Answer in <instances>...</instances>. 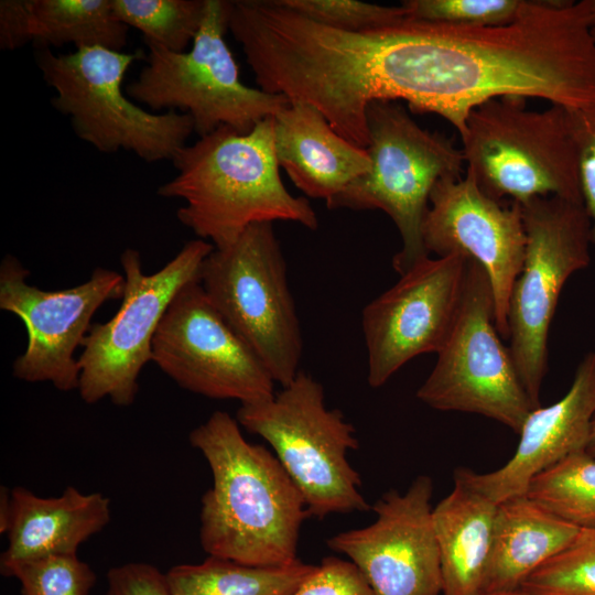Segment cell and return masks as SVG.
Listing matches in <instances>:
<instances>
[{"instance_id": "obj_1", "label": "cell", "mask_w": 595, "mask_h": 595, "mask_svg": "<svg viewBox=\"0 0 595 595\" xmlns=\"http://www.w3.org/2000/svg\"><path fill=\"white\" fill-rule=\"evenodd\" d=\"M188 439L213 474L199 515L204 551L252 566L298 561L300 529L311 516L277 456L246 441L225 411H215Z\"/></svg>"}, {"instance_id": "obj_2", "label": "cell", "mask_w": 595, "mask_h": 595, "mask_svg": "<svg viewBox=\"0 0 595 595\" xmlns=\"http://www.w3.org/2000/svg\"><path fill=\"white\" fill-rule=\"evenodd\" d=\"M172 162L177 173L158 194L182 199L177 219L215 248L228 247L253 224L318 226L310 201L292 195L280 177L274 117L245 134L220 127L186 144Z\"/></svg>"}, {"instance_id": "obj_3", "label": "cell", "mask_w": 595, "mask_h": 595, "mask_svg": "<svg viewBox=\"0 0 595 595\" xmlns=\"http://www.w3.org/2000/svg\"><path fill=\"white\" fill-rule=\"evenodd\" d=\"M526 98H494L475 108L461 136L468 173L496 201L555 196L583 204L570 109H529Z\"/></svg>"}, {"instance_id": "obj_4", "label": "cell", "mask_w": 595, "mask_h": 595, "mask_svg": "<svg viewBox=\"0 0 595 595\" xmlns=\"http://www.w3.org/2000/svg\"><path fill=\"white\" fill-rule=\"evenodd\" d=\"M366 120L371 169L326 206L386 213L401 237L392 267L402 274L429 257L423 224L432 188L444 177H461L465 161L452 139L420 127L398 101L370 102Z\"/></svg>"}, {"instance_id": "obj_5", "label": "cell", "mask_w": 595, "mask_h": 595, "mask_svg": "<svg viewBox=\"0 0 595 595\" xmlns=\"http://www.w3.org/2000/svg\"><path fill=\"white\" fill-rule=\"evenodd\" d=\"M236 419L271 445L311 517L371 510L347 461V452L359 447L355 428L326 407L323 386L312 376L300 371L272 398L240 404Z\"/></svg>"}, {"instance_id": "obj_6", "label": "cell", "mask_w": 595, "mask_h": 595, "mask_svg": "<svg viewBox=\"0 0 595 595\" xmlns=\"http://www.w3.org/2000/svg\"><path fill=\"white\" fill-rule=\"evenodd\" d=\"M230 8L231 1L205 0L201 28L187 52L148 45L147 64L127 86V95L152 112L178 109L188 115L199 137L220 127L245 134L283 110L290 104L285 96L240 82L225 41Z\"/></svg>"}, {"instance_id": "obj_7", "label": "cell", "mask_w": 595, "mask_h": 595, "mask_svg": "<svg viewBox=\"0 0 595 595\" xmlns=\"http://www.w3.org/2000/svg\"><path fill=\"white\" fill-rule=\"evenodd\" d=\"M141 52L102 47L36 54L43 79L54 89L52 105L69 117L79 139L98 151H131L145 162L173 161L194 131L192 118L178 111L152 112L125 95L122 83Z\"/></svg>"}, {"instance_id": "obj_8", "label": "cell", "mask_w": 595, "mask_h": 595, "mask_svg": "<svg viewBox=\"0 0 595 595\" xmlns=\"http://www.w3.org/2000/svg\"><path fill=\"white\" fill-rule=\"evenodd\" d=\"M199 283L274 382L288 386L301 371L303 338L272 223L253 224L228 247L214 248Z\"/></svg>"}, {"instance_id": "obj_9", "label": "cell", "mask_w": 595, "mask_h": 595, "mask_svg": "<svg viewBox=\"0 0 595 595\" xmlns=\"http://www.w3.org/2000/svg\"><path fill=\"white\" fill-rule=\"evenodd\" d=\"M527 235L524 259L509 298V351L536 408L548 369V339L567 279L591 263V221L581 203L534 197L520 204Z\"/></svg>"}, {"instance_id": "obj_10", "label": "cell", "mask_w": 595, "mask_h": 595, "mask_svg": "<svg viewBox=\"0 0 595 595\" xmlns=\"http://www.w3.org/2000/svg\"><path fill=\"white\" fill-rule=\"evenodd\" d=\"M214 246L203 239L187 241L159 271L145 274L140 252L126 249L120 263L126 280L121 305L105 323L91 325L78 356V392L87 404L109 398L113 404H132L138 379L152 361V343L175 295L199 281L201 269Z\"/></svg>"}, {"instance_id": "obj_11", "label": "cell", "mask_w": 595, "mask_h": 595, "mask_svg": "<svg viewBox=\"0 0 595 595\" xmlns=\"http://www.w3.org/2000/svg\"><path fill=\"white\" fill-rule=\"evenodd\" d=\"M495 315L488 275L468 260L458 317L416 398L435 410L480 414L519 433L536 407L501 342Z\"/></svg>"}, {"instance_id": "obj_12", "label": "cell", "mask_w": 595, "mask_h": 595, "mask_svg": "<svg viewBox=\"0 0 595 595\" xmlns=\"http://www.w3.org/2000/svg\"><path fill=\"white\" fill-rule=\"evenodd\" d=\"M152 361L181 388L245 403L274 396V380L213 305L199 281L167 307L152 343Z\"/></svg>"}, {"instance_id": "obj_13", "label": "cell", "mask_w": 595, "mask_h": 595, "mask_svg": "<svg viewBox=\"0 0 595 595\" xmlns=\"http://www.w3.org/2000/svg\"><path fill=\"white\" fill-rule=\"evenodd\" d=\"M23 264L7 255L0 264V309L24 324L28 343L12 365L13 376L25 382H51L57 390L78 389L75 351L106 302L122 299L125 275L96 268L89 279L62 290H43L28 283Z\"/></svg>"}, {"instance_id": "obj_14", "label": "cell", "mask_w": 595, "mask_h": 595, "mask_svg": "<svg viewBox=\"0 0 595 595\" xmlns=\"http://www.w3.org/2000/svg\"><path fill=\"white\" fill-rule=\"evenodd\" d=\"M467 268L459 255L426 257L364 307L370 387L383 386L419 355L442 349L461 311Z\"/></svg>"}, {"instance_id": "obj_15", "label": "cell", "mask_w": 595, "mask_h": 595, "mask_svg": "<svg viewBox=\"0 0 595 595\" xmlns=\"http://www.w3.org/2000/svg\"><path fill=\"white\" fill-rule=\"evenodd\" d=\"M432 496V478L419 475L404 494L391 489L371 506V524L335 534L327 547L350 559L374 595H441Z\"/></svg>"}, {"instance_id": "obj_16", "label": "cell", "mask_w": 595, "mask_h": 595, "mask_svg": "<svg viewBox=\"0 0 595 595\" xmlns=\"http://www.w3.org/2000/svg\"><path fill=\"white\" fill-rule=\"evenodd\" d=\"M423 242L428 253L459 255L484 268L494 295L497 331L508 339L509 298L527 244L520 204L491 198L468 173L444 177L430 194Z\"/></svg>"}, {"instance_id": "obj_17", "label": "cell", "mask_w": 595, "mask_h": 595, "mask_svg": "<svg viewBox=\"0 0 595 595\" xmlns=\"http://www.w3.org/2000/svg\"><path fill=\"white\" fill-rule=\"evenodd\" d=\"M594 413L595 351H589L580 361L567 392L528 414L519 430L518 446L505 465L485 474L466 467L455 470L496 504L527 495L534 477L585 451Z\"/></svg>"}, {"instance_id": "obj_18", "label": "cell", "mask_w": 595, "mask_h": 595, "mask_svg": "<svg viewBox=\"0 0 595 595\" xmlns=\"http://www.w3.org/2000/svg\"><path fill=\"white\" fill-rule=\"evenodd\" d=\"M274 149L292 183L306 196L326 202L371 169L367 150L338 134L304 101H290L274 116Z\"/></svg>"}, {"instance_id": "obj_19", "label": "cell", "mask_w": 595, "mask_h": 595, "mask_svg": "<svg viewBox=\"0 0 595 595\" xmlns=\"http://www.w3.org/2000/svg\"><path fill=\"white\" fill-rule=\"evenodd\" d=\"M110 521V500L101 493L67 487L61 496L39 497L17 486L10 490L8 548L0 567L51 555H76L79 545Z\"/></svg>"}, {"instance_id": "obj_20", "label": "cell", "mask_w": 595, "mask_h": 595, "mask_svg": "<svg viewBox=\"0 0 595 595\" xmlns=\"http://www.w3.org/2000/svg\"><path fill=\"white\" fill-rule=\"evenodd\" d=\"M580 528L527 495L497 505L482 592L517 589L545 562L566 549Z\"/></svg>"}, {"instance_id": "obj_21", "label": "cell", "mask_w": 595, "mask_h": 595, "mask_svg": "<svg viewBox=\"0 0 595 595\" xmlns=\"http://www.w3.org/2000/svg\"><path fill=\"white\" fill-rule=\"evenodd\" d=\"M497 505L454 472L452 491L433 508L443 595H479Z\"/></svg>"}, {"instance_id": "obj_22", "label": "cell", "mask_w": 595, "mask_h": 595, "mask_svg": "<svg viewBox=\"0 0 595 595\" xmlns=\"http://www.w3.org/2000/svg\"><path fill=\"white\" fill-rule=\"evenodd\" d=\"M316 566L300 560L252 566L209 555L198 564L175 565L165 577L172 595H292Z\"/></svg>"}, {"instance_id": "obj_23", "label": "cell", "mask_w": 595, "mask_h": 595, "mask_svg": "<svg viewBox=\"0 0 595 595\" xmlns=\"http://www.w3.org/2000/svg\"><path fill=\"white\" fill-rule=\"evenodd\" d=\"M32 23L34 41L53 46L122 51L128 40L112 0H32Z\"/></svg>"}, {"instance_id": "obj_24", "label": "cell", "mask_w": 595, "mask_h": 595, "mask_svg": "<svg viewBox=\"0 0 595 595\" xmlns=\"http://www.w3.org/2000/svg\"><path fill=\"white\" fill-rule=\"evenodd\" d=\"M527 496L578 528H595V457L567 456L534 477Z\"/></svg>"}, {"instance_id": "obj_25", "label": "cell", "mask_w": 595, "mask_h": 595, "mask_svg": "<svg viewBox=\"0 0 595 595\" xmlns=\"http://www.w3.org/2000/svg\"><path fill=\"white\" fill-rule=\"evenodd\" d=\"M117 17L139 30L144 43L171 52H185L195 39L205 0H112Z\"/></svg>"}, {"instance_id": "obj_26", "label": "cell", "mask_w": 595, "mask_h": 595, "mask_svg": "<svg viewBox=\"0 0 595 595\" xmlns=\"http://www.w3.org/2000/svg\"><path fill=\"white\" fill-rule=\"evenodd\" d=\"M519 588L532 595H595V528H580L570 545Z\"/></svg>"}, {"instance_id": "obj_27", "label": "cell", "mask_w": 595, "mask_h": 595, "mask_svg": "<svg viewBox=\"0 0 595 595\" xmlns=\"http://www.w3.org/2000/svg\"><path fill=\"white\" fill-rule=\"evenodd\" d=\"M15 577L22 595H88L96 574L77 555H51L0 567Z\"/></svg>"}, {"instance_id": "obj_28", "label": "cell", "mask_w": 595, "mask_h": 595, "mask_svg": "<svg viewBox=\"0 0 595 595\" xmlns=\"http://www.w3.org/2000/svg\"><path fill=\"white\" fill-rule=\"evenodd\" d=\"M529 0H407V19L457 26H502L517 20Z\"/></svg>"}, {"instance_id": "obj_29", "label": "cell", "mask_w": 595, "mask_h": 595, "mask_svg": "<svg viewBox=\"0 0 595 595\" xmlns=\"http://www.w3.org/2000/svg\"><path fill=\"white\" fill-rule=\"evenodd\" d=\"M281 6L320 24L346 32H363L404 20L403 7L355 0H277Z\"/></svg>"}, {"instance_id": "obj_30", "label": "cell", "mask_w": 595, "mask_h": 595, "mask_svg": "<svg viewBox=\"0 0 595 595\" xmlns=\"http://www.w3.org/2000/svg\"><path fill=\"white\" fill-rule=\"evenodd\" d=\"M292 595H374V593L350 561L326 556Z\"/></svg>"}, {"instance_id": "obj_31", "label": "cell", "mask_w": 595, "mask_h": 595, "mask_svg": "<svg viewBox=\"0 0 595 595\" xmlns=\"http://www.w3.org/2000/svg\"><path fill=\"white\" fill-rule=\"evenodd\" d=\"M578 154V181L595 246V108L571 110Z\"/></svg>"}, {"instance_id": "obj_32", "label": "cell", "mask_w": 595, "mask_h": 595, "mask_svg": "<svg viewBox=\"0 0 595 595\" xmlns=\"http://www.w3.org/2000/svg\"><path fill=\"white\" fill-rule=\"evenodd\" d=\"M104 595H172L165 574L149 563L132 562L107 573Z\"/></svg>"}, {"instance_id": "obj_33", "label": "cell", "mask_w": 595, "mask_h": 595, "mask_svg": "<svg viewBox=\"0 0 595 595\" xmlns=\"http://www.w3.org/2000/svg\"><path fill=\"white\" fill-rule=\"evenodd\" d=\"M34 41L32 0L0 1V48L12 51Z\"/></svg>"}, {"instance_id": "obj_34", "label": "cell", "mask_w": 595, "mask_h": 595, "mask_svg": "<svg viewBox=\"0 0 595 595\" xmlns=\"http://www.w3.org/2000/svg\"><path fill=\"white\" fill-rule=\"evenodd\" d=\"M10 517V490L1 486L0 491V532L7 533Z\"/></svg>"}, {"instance_id": "obj_35", "label": "cell", "mask_w": 595, "mask_h": 595, "mask_svg": "<svg viewBox=\"0 0 595 595\" xmlns=\"http://www.w3.org/2000/svg\"><path fill=\"white\" fill-rule=\"evenodd\" d=\"M585 452L591 456L595 457V413L591 422V429Z\"/></svg>"}, {"instance_id": "obj_36", "label": "cell", "mask_w": 595, "mask_h": 595, "mask_svg": "<svg viewBox=\"0 0 595 595\" xmlns=\"http://www.w3.org/2000/svg\"><path fill=\"white\" fill-rule=\"evenodd\" d=\"M479 595H532L521 588L511 589V591H500V592H490V593H480Z\"/></svg>"}, {"instance_id": "obj_37", "label": "cell", "mask_w": 595, "mask_h": 595, "mask_svg": "<svg viewBox=\"0 0 595 595\" xmlns=\"http://www.w3.org/2000/svg\"><path fill=\"white\" fill-rule=\"evenodd\" d=\"M586 4L592 21V26H595V0H586Z\"/></svg>"}, {"instance_id": "obj_38", "label": "cell", "mask_w": 595, "mask_h": 595, "mask_svg": "<svg viewBox=\"0 0 595 595\" xmlns=\"http://www.w3.org/2000/svg\"><path fill=\"white\" fill-rule=\"evenodd\" d=\"M592 33H593V36L595 39V26L592 28Z\"/></svg>"}]
</instances>
